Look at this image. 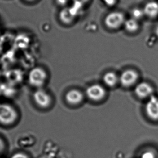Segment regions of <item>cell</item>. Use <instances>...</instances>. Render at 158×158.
I'll list each match as a JSON object with an SVG mask.
<instances>
[{"label":"cell","instance_id":"6da1fadb","mask_svg":"<svg viewBox=\"0 0 158 158\" xmlns=\"http://www.w3.org/2000/svg\"><path fill=\"white\" fill-rule=\"evenodd\" d=\"M19 117L17 110L8 103H0V124L11 125L14 124Z\"/></svg>","mask_w":158,"mask_h":158},{"label":"cell","instance_id":"7a4b0ae2","mask_svg":"<svg viewBox=\"0 0 158 158\" xmlns=\"http://www.w3.org/2000/svg\"><path fill=\"white\" fill-rule=\"evenodd\" d=\"M48 74L44 69L41 67L33 68L28 73V83L34 88L40 89L47 82Z\"/></svg>","mask_w":158,"mask_h":158},{"label":"cell","instance_id":"3957f363","mask_svg":"<svg viewBox=\"0 0 158 158\" xmlns=\"http://www.w3.org/2000/svg\"><path fill=\"white\" fill-rule=\"evenodd\" d=\"M124 13L119 11H113L108 13L104 19L105 25L111 29H116L124 26L126 21Z\"/></svg>","mask_w":158,"mask_h":158},{"label":"cell","instance_id":"277c9868","mask_svg":"<svg viewBox=\"0 0 158 158\" xmlns=\"http://www.w3.org/2000/svg\"><path fill=\"white\" fill-rule=\"evenodd\" d=\"M33 99L37 106L42 109H47L51 106L53 99L51 96L42 89H37L33 94Z\"/></svg>","mask_w":158,"mask_h":158},{"label":"cell","instance_id":"5b68a950","mask_svg":"<svg viewBox=\"0 0 158 158\" xmlns=\"http://www.w3.org/2000/svg\"><path fill=\"white\" fill-rule=\"evenodd\" d=\"M106 90L103 86L94 84L88 87L86 90V94L88 98L93 101H100L106 96Z\"/></svg>","mask_w":158,"mask_h":158},{"label":"cell","instance_id":"8992f818","mask_svg":"<svg viewBox=\"0 0 158 158\" xmlns=\"http://www.w3.org/2000/svg\"><path fill=\"white\" fill-rule=\"evenodd\" d=\"M138 73L132 69H128L123 71L120 75L119 83L125 88H128L136 83L138 79Z\"/></svg>","mask_w":158,"mask_h":158},{"label":"cell","instance_id":"52a82bcc","mask_svg":"<svg viewBox=\"0 0 158 158\" xmlns=\"http://www.w3.org/2000/svg\"><path fill=\"white\" fill-rule=\"evenodd\" d=\"M146 114L151 119L158 120V98L153 95L148 99L145 105Z\"/></svg>","mask_w":158,"mask_h":158},{"label":"cell","instance_id":"ba28073f","mask_svg":"<svg viewBox=\"0 0 158 158\" xmlns=\"http://www.w3.org/2000/svg\"><path fill=\"white\" fill-rule=\"evenodd\" d=\"M153 92L152 86L145 81L138 84L135 87V94L140 98H149L153 95Z\"/></svg>","mask_w":158,"mask_h":158},{"label":"cell","instance_id":"9c48e42d","mask_svg":"<svg viewBox=\"0 0 158 158\" xmlns=\"http://www.w3.org/2000/svg\"><path fill=\"white\" fill-rule=\"evenodd\" d=\"M78 8L75 6L73 8H65L63 9L60 13V19L61 21L66 24H70L75 19L77 14Z\"/></svg>","mask_w":158,"mask_h":158},{"label":"cell","instance_id":"30bf717a","mask_svg":"<svg viewBox=\"0 0 158 158\" xmlns=\"http://www.w3.org/2000/svg\"><path fill=\"white\" fill-rule=\"evenodd\" d=\"M83 94L78 90L73 89L69 90L65 95L67 103L72 105H78L83 101Z\"/></svg>","mask_w":158,"mask_h":158},{"label":"cell","instance_id":"8fae6325","mask_svg":"<svg viewBox=\"0 0 158 158\" xmlns=\"http://www.w3.org/2000/svg\"><path fill=\"white\" fill-rule=\"evenodd\" d=\"M143 12L146 17L155 19L158 16V2L156 1H149L146 2L143 8Z\"/></svg>","mask_w":158,"mask_h":158},{"label":"cell","instance_id":"7c38bea8","mask_svg":"<svg viewBox=\"0 0 158 158\" xmlns=\"http://www.w3.org/2000/svg\"><path fill=\"white\" fill-rule=\"evenodd\" d=\"M103 81L106 85L113 87L119 82V78L116 73L108 72L105 73L103 77Z\"/></svg>","mask_w":158,"mask_h":158},{"label":"cell","instance_id":"4fadbf2b","mask_svg":"<svg viewBox=\"0 0 158 158\" xmlns=\"http://www.w3.org/2000/svg\"><path fill=\"white\" fill-rule=\"evenodd\" d=\"M124 27L126 31L128 32H136L139 29V21L130 17L126 19L124 24Z\"/></svg>","mask_w":158,"mask_h":158},{"label":"cell","instance_id":"5bb4252c","mask_svg":"<svg viewBox=\"0 0 158 158\" xmlns=\"http://www.w3.org/2000/svg\"><path fill=\"white\" fill-rule=\"evenodd\" d=\"M130 15H131L130 17L136 19L138 21L145 16L143 12V9L140 8L138 7L134 8L132 9V10L130 11Z\"/></svg>","mask_w":158,"mask_h":158},{"label":"cell","instance_id":"9a60e30c","mask_svg":"<svg viewBox=\"0 0 158 158\" xmlns=\"http://www.w3.org/2000/svg\"><path fill=\"white\" fill-rule=\"evenodd\" d=\"M90 0H73L74 4L79 8H82L85 5L87 4Z\"/></svg>","mask_w":158,"mask_h":158},{"label":"cell","instance_id":"2e32d148","mask_svg":"<svg viewBox=\"0 0 158 158\" xmlns=\"http://www.w3.org/2000/svg\"><path fill=\"white\" fill-rule=\"evenodd\" d=\"M140 158H156V156L154 152L151 151H147L142 154Z\"/></svg>","mask_w":158,"mask_h":158},{"label":"cell","instance_id":"e0dca14e","mask_svg":"<svg viewBox=\"0 0 158 158\" xmlns=\"http://www.w3.org/2000/svg\"><path fill=\"white\" fill-rule=\"evenodd\" d=\"M103 3L108 7H113L117 4L118 0H102Z\"/></svg>","mask_w":158,"mask_h":158},{"label":"cell","instance_id":"ac0fdd59","mask_svg":"<svg viewBox=\"0 0 158 158\" xmlns=\"http://www.w3.org/2000/svg\"><path fill=\"white\" fill-rule=\"evenodd\" d=\"M11 158H28V157L22 153H17L14 154Z\"/></svg>","mask_w":158,"mask_h":158},{"label":"cell","instance_id":"d6986e66","mask_svg":"<svg viewBox=\"0 0 158 158\" xmlns=\"http://www.w3.org/2000/svg\"><path fill=\"white\" fill-rule=\"evenodd\" d=\"M4 148V144L3 141L0 138V153L3 151Z\"/></svg>","mask_w":158,"mask_h":158},{"label":"cell","instance_id":"ffe728a7","mask_svg":"<svg viewBox=\"0 0 158 158\" xmlns=\"http://www.w3.org/2000/svg\"><path fill=\"white\" fill-rule=\"evenodd\" d=\"M67 2V0H58V2L59 4L61 5L62 4H64V3H66Z\"/></svg>","mask_w":158,"mask_h":158},{"label":"cell","instance_id":"44dd1931","mask_svg":"<svg viewBox=\"0 0 158 158\" xmlns=\"http://www.w3.org/2000/svg\"><path fill=\"white\" fill-rule=\"evenodd\" d=\"M155 33L156 36L158 37V26H156V28L155 29Z\"/></svg>","mask_w":158,"mask_h":158},{"label":"cell","instance_id":"7402d4cb","mask_svg":"<svg viewBox=\"0 0 158 158\" xmlns=\"http://www.w3.org/2000/svg\"><path fill=\"white\" fill-rule=\"evenodd\" d=\"M27 1H34V0H27Z\"/></svg>","mask_w":158,"mask_h":158}]
</instances>
